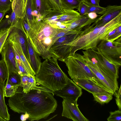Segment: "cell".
Segmentation results:
<instances>
[{"label": "cell", "mask_w": 121, "mask_h": 121, "mask_svg": "<svg viewBox=\"0 0 121 121\" xmlns=\"http://www.w3.org/2000/svg\"><path fill=\"white\" fill-rule=\"evenodd\" d=\"M19 86L6 82L4 89V97H10L14 95Z\"/></svg>", "instance_id": "27"}, {"label": "cell", "mask_w": 121, "mask_h": 121, "mask_svg": "<svg viewBox=\"0 0 121 121\" xmlns=\"http://www.w3.org/2000/svg\"><path fill=\"white\" fill-rule=\"evenodd\" d=\"M7 12V11H1L0 12V22L2 20L4 15Z\"/></svg>", "instance_id": "46"}, {"label": "cell", "mask_w": 121, "mask_h": 121, "mask_svg": "<svg viewBox=\"0 0 121 121\" xmlns=\"http://www.w3.org/2000/svg\"><path fill=\"white\" fill-rule=\"evenodd\" d=\"M82 16L79 13L73 9H63L61 15L56 21L66 25L78 20Z\"/></svg>", "instance_id": "18"}, {"label": "cell", "mask_w": 121, "mask_h": 121, "mask_svg": "<svg viewBox=\"0 0 121 121\" xmlns=\"http://www.w3.org/2000/svg\"><path fill=\"white\" fill-rule=\"evenodd\" d=\"M89 6L85 3L81 1L78 8L77 11L79 12L81 16H83L86 15V13Z\"/></svg>", "instance_id": "36"}, {"label": "cell", "mask_w": 121, "mask_h": 121, "mask_svg": "<svg viewBox=\"0 0 121 121\" xmlns=\"http://www.w3.org/2000/svg\"><path fill=\"white\" fill-rule=\"evenodd\" d=\"M87 15L89 18L93 20L96 19L98 16L96 13L93 12L89 13Z\"/></svg>", "instance_id": "43"}, {"label": "cell", "mask_w": 121, "mask_h": 121, "mask_svg": "<svg viewBox=\"0 0 121 121\" xmlns=\"http://www.w3.org/2000/svg\"><path fill=\"white\" fill-rule=\"evenodd\" d=\"M84 62L96 76L103 86L113 94L119 87L117 80H115L99 69L96 64L85 56L82 55Z\"/></svg>", "instance_id": "7"}, {"label": "cell", "mask_w": 121, "mask_h": 121, "mask_svg": "<svg viewBox=\"0 0 121 121\" xmlns=\"http://www.w3.org/2000/svg\"><path fill=\"white\" fill-rule=\"evenodd\" d=\"M77 102L63 99L61 116L73 121H88L79 109Z\"/></svg>", "instance_id": "10"}, {"label": "cell", "mask_w": 121, "mask_h": 121, "mask_svg": "<svg viewBox=\"0 0 121 121\" xmlns=\"http://www.w3.org/2000/svg\"><path fill=\"white\" fill-rule=\"evenodd\" d=\"M27 43L29 63L36 75L37 74L40 70L41 63V60L39 55L34 49L28 36Z\"/></svg>", "instance_id": "17"}, {"label": "cell", "mask_w": 121, "mask_h": 121, "mask_svg": "<svg viewBox=\"0 0 121 121\" xmlns=\"http://www.w3.org/2000/svg\"><path fill=\"white\" fill-rule=\"evenodd\" d=\"M33 11L32 0H27L25 9V14L24 18L31 28L36 23L32 15Z\"/></svg>", "instance_id": "23"}, {"label": "cell", "mask_w": 121, "mask_h": 121, "mask_svg": "<svg viewBox=\"0 0 121 121\" xmlns=\"http://www.w3.org/2000/svg\"><path fill=\"white\" fill-rule=\"evenodd\" d=\"M64 62L68 68V74L72 79H90L106 89L85 64L82 55L75 53L73 56L68 57Z\"/></svg>", "instance_id": "5"}, {"label": "cell", "mask_w": 121, "mask_h": 121, "mask_svg": "<svg viewBox=\"0 0 121 121\" xmlns=\"http://www.w3.org/2000/svg\"><path fill=\"white\" fill-rule=\"evenodd\" d=\"M29 75H24L21 76V82L20 86L23 87L25 85L28 81Z\"/></svg>", "instance_id": "42"}, {"label": "cell", "mask_w": 121, "mask_h": 121, "mask_svg": "<svg viewBox=\"0 0 121 121\" xmlns=\"http://www.w3.org/2000/svg\"><path fill=\"white\" fill-rule=\"evenodd\" d=\"M8 75V69L4 61L0 60V82H4L7 79Z\"/></svg>", "instance_id": "29"}, {"label": "cell", "mask_w": 121, "mask_h": 121, "mask_svg": "<svg viewBox=\"0 0 121 121\" xmlns=\"http://www.w3.org/2000/svg\"><path fill=\"white\" fill-rule=\"evenodd\" d=\"M93 59L99 68L112 78L117 80L119 78V69L121 61L103 55L97 51Z\"/></svg>", "instance_id": "6"}, {"label": "cell", "mask_w": 121, "mask_h": 121, "mask_svg": "<svg viewBox=\"0 0 121 121\" xmlns=\"http://www.w3.org/2000/svg\"><path fill=\"white\" fill-rule=\"evenodd\" d=\"M16 61L18 70V73L21 76L30 75L21 61L20 58H16Z\"/></svg>", "instance_id": "31"}, {"label": "cell", "mask_w": 121, "mask_h": 121, "mask_svg": "<svg viewBox=\"0 0 121 121\" xmlns=\"http://www.w3.org/2000/svg\"><path fill=\"white\" fill-rule=\"evenodd\" d=\"M105 11L100 17L97 18L93 24L98 26H102L121 13L120 5H109Z\"/></svg>", "instance_id": "16"}, {"label": "cell", "mask_w": 121, "mask_h": 121, "mask_svg": "<svg viewBox=\"0 0 121 121\" xmlns=\"http://www.w3.org/2000/svg\"><path fill=\"white\" fill-rule=\"evenodd\" d=\"M82 93V88L70 79L65 87L54 92V94L63 99L77 102Z\"/></svg>", "instance_id": "12"}, {"label": "cell", "mask_w": 121, "mask_h": 121, "mask_svg": "<svg viewBox=\"0 0 121 121\" xmlns=\"http://www.w3.org/2000/svg\"><path fill=\"white\" fill-rule=\"evenodd\" d=\"M62 13V12L58 10H51L45 17L43 21L45 23L48 24L52 22L56 21Z\"/></svg>", "instance_id": "26"}, {"label": "cell", "mask_w": 121, "mask_h": 121, "mask_svg": "<svg viewBox=\"0 0 121 121\" xmlns=\"http://www.w3.org/2000/svg\"><path fill=\"white\" fill-rule=\"evenodd\" d=\"M22 21L23 25L27 36L31 30V28L24 18L22 19Z\"/></svg>", "instance_id": "41"}, {"label": "cell", "mask_w": 121, "mask_h": 121, "mask_svg": "<svg viewBox=\"0 0 121 121\" xmlns=\"http://www.w3.org/2000/svg\"><path fill=\"white\" fill-rule=\"evenodd\" d=\"M121 85H120L118 89L116 91L114 95L116 97L115 100L116 104L119 110H121Z\"/></svg>", "instance_id": "37"}, {"label": "cell", "mask_w": 121, "mask_h": 121, "mask_svg": "<svg viewBox=\"0 0 121 121\" xmlns=\"http://www.w3.org/2000/svg\"><path fill=\"white\" fill-rule=\"evenodd\" d=\"M4 82H0V116L6 121L10 119V115L6 104L4 94Z\"/></svg>", "instance_id": "20"}, {"label": "cell", "mask_w": 121, "mask_h": 121, "mask_svg": "<svg viewBox=\"0 0 121 121\" xmlns=\"http://www.w3.org/2000/svg\"><path fill=\"white\" fill-rule=\"evenodd\" d=\"M21 82V76L17 73L13 72L8 73L6 82L13 85L20 86Z\"/></svg>", "instance_id": "28"}, {"label": "cell", "mask_w": 121, "mask_h": 121, "mask_svg": "<svg viewBox=\"0 0 121 121\" xmlns=\"http://www.w3.org/2000/svg\"><path fill=\"white\" fill-rule=\"evenodd\" d=\"M13 27L21 29L26 34L22 24V19L17 17L12 9L0 22V32Z\"/></svg>", "instance_id": "14"}, {"label": "cell", "mask_w": 121, "mask_h": 121, "mask_svg": "<svg viewBox=\"0 0 121 121\" xmlns=\"http://www.w3.org/2000/svg\"><path fill=\"white\" fill-rule=\"evenodd\" d=\"M2 58L5 63L8 73L13 72L18 73L15 51L11 41L7 39L1 51Z\"/></svg>", "instance_id": "11"}, {"label": "cell", "mask_w": 121, "mask_h": 121, "mask_svg": "<svg viewBox=\"0 0 121 121\" xmlns=\"http://www.w3.org/2000/svg\"><path fill=\"white\" fill-rule=\"evenodd\" d=\"M54 96L48 92L35 89L24 93L19 86L15 95L9 97L8 105L15 112L28 114L29 120L38 121L47 118L56 110L57 102Z\"/></svg>", "instance_id": "1"}, {"label": "cell", "mask_w": 121, "mask_h": 121, "mask_svg": "<svg viewBox=\"0 0 121 121\" xmlns=\"http://www.w3.org/2000/svg\"><path fill=\"white\" fill-rule=\"evenodd\" d=\"M121 26V13L102 26L93 23L87 26L77 37L68 43L70 47V56H73L79 50H97L100 42L108 40L110 33Z\"/></svg>", "instance_id": "2"}, {"label": "cell", "mask_w": 121, "mask_h": 121, "mask_svg": "<svg viewBox=\"0 0 121 121\" xmlns=\"http://www.w3.org/2000/svg\"><path fill=\"white\" fill-rule=\"evenodd\" d=\"M92 94L94 100L101 105L108 103L112 99V96L114 95L112 93H98Z\"/></svg>", "instance_id": "24"}, {"label": "cell", "mask_w": 121, "mask_h": 121, "mask_svg": "<svg viewBox=\"0 0 121 121\" xmlns=\"http://www.w3.org/2000/svg\"><path fill=\"white\" fill-rule=\"evenodd\" d=\"M51 10H60L53 0H45Z\"/></svg>", "instance_id": "40"}, {"label": "cell", "mask_w": 121, "mask_h": 121, "mask_svg": "<svg viewBox=\"0 0 121 121\" xmlns=\"http://www.w3.org/2000/svg\"><path fill=\"white\" fill-rule=\"evenodd\" d=\"M41 63L40 70L35 75L36 83L54 92L62 89L69 78L59 66L56 58L45 59Z\"/></svg>", "instance_id": "3"}, {"label": "cell", "mask_w": 121, "mask_h": 121, "mask_svg": "<svg viewBox=\"0 0 121 121\" xmlns=\"http://www.w3.org/2000/svg\"><path fill=\"white\" fill-rule=\"evenodd\" d=\"M48 24L52 27L56 28L61 29H66V25L60 22L55 21L50 22Z\"/></svg>", "instance_id": "38"}, {"label": "cell", "mask_w": 121, "mask_h": 121, "mask_svg": "<svg viewBox=\"0 0 121 121\" xmlns=\"http://www.w3.org/2000/svg\"><path fill=\"white\" fill-rule=\"evenodd\" d=\"M89 6H99L100 0H81Z\"/></svg>", "instance_id": "39"}, {"label": "cell", "mask_w": 121, "mask_h": 121, "mask_svg": "<svg viewBox=\"0 0 121 121\" xmlns=\"http://www.w3.org/2000/svg\"><path fill=\"white\" fill-rule=\"evenodd\" d=\"M57 29L43 21L37 22L27 35L35 51L44 59L52 57L49 50L56 41Z\"/></svg>", "instance_id": "4"}, {"label": "cell", "mask_w": 121, "mask_h": 121, "mask_svg": "<svg viewBox=\"0 0 121 121\" xmlns=\"http://www.w3.org/2000/svg\"><path fill=\"white\" fill-rule=\"evenodd\" d=\"M10 28L0 32V55L10 32Z\"/></svg>", "instance_id": "34"}, {"label": "cell", "mask_w": 121, "mask_h": 121, "mask_svg": "<svg viewBox=\"0 0 121 121\" xmlns=\"http://www.w3.org/2000/svg\"><path fill=\"white\" fill-rule=\"evenodd\" d=\"M110 115L107 118L108 121H121V110H118L110 112Z\"/></svg>", "instance_id": "35"}, {"label": "cell", "mask_w": 121, "mask_h": 121, "mask_svg": "<svg viewBox=\"0 0 121 121\" xmlns=\"http://www.w3.org/2000/svg\"><path fill=\"white\" fill-rule=\"evenodd\" d=\"M57 5V7L59 9L60 11L62 12L63 11V7L61 3L60 0H53Z\"/></svg>", "instance_id": "44"}, {"label": "cell", "mask_w": 121, "mask_h": 121, "mask_svg": "<svg viewBox=\"0 0 121 121\" xmlns=\"http://www.w3.org/2000/svg\"><path fill=\"white\" fill-rule=\"evenodd\" d=\"M73 81L82 88L92 94L112 93L109 91L90 79H73Z\"/></svg>", "instance_id": "15"}, {"label": "cell", "mask_w": 121, "mask_h": 121, "mask_svg": "<svg viewBox=\"0 0 121 121\" xmlns=\"http://www.w3.org/2000/svg\"><path fill=\"white\" fill-rule=\"evenodd\" d=\"M14 0H0V12H8L12 9L13 3Z\"/></svg>", "instance_id": "30"}, {"label": "cell", "mask_w": 121, "mask_h": 121, "mask_svg": "<svg viewBox=\"0 0 121 121\" xmlns=\"http://www.w3.org/2000/svg\"><path fill=\"white\" fill-rule=\"evenodd\" d=\"M23 87V91L24 93H27L30 90L35 89L39 90L48 92L52 93L53 91L41 85L40 86H37L35 76H33L29 75V78L26 84Z\"/></svg>", "instance_id": "22"}, {"label": "cell", "mask_w": 121, "mask_h": 121, "mask_svg": "<svg viewBox=\"0 0 121 121\" xmlns=\"http://www.w3.org/2000/svg\"><path fill=\"white\" fill-rule=\"evenodd\" d=\"M6 121L0 116V121Z\"/></svg>", "instance_id": "48"}, {"label": "cell", "mask_w": 121, "mask_h": 121, "mask_svg": "<svg viewBox=\"0 0 121 121\" xmlns=\"http://www.w3.org/2000/svg\"><path fill=\"white\" fill-rule=\"evenodd\" d=\"M29 117V115L26 113H25V114H22L21 115L20 118L21 121H23L28 119Z\"/></svg>", "instance_id": "45"}, {"label": "cell", "mask_w": 121, "mask_h": 121, "mask_svg": "<svg viewBox=\"0 0 121 121\" xmlns=\"http://www.w3.org/2000/svg\"><path fill=\"white\" fill-rule=\"evenodd\" d=\"M80 34L68 35L59 38L49 50L52 57L64 62L70 55V46L67 43L74 40Z\"/></svg>", "instance_id": "8"}, {"label": "cell", "mask_w": 121, "mask_h": 121, "mask_svg": "<svg viewBox=\"0 0 121 121\" xmlns=\"http://www.w3.org/2000/svg\"><path fill=\"white\" fill-rule=\"evenodd\" d=\"M121 26L110 33L108 40L113 42L121 37Z\"/></svg>", "instance_id": "33"}, {"label": "cell", "mask_w": 121, "mask_h": 121, "mask_svg": "<svg viewBox=\"0 0 121 121\" xmlns=\"http://www.w3.org/2000/svg\"><path fill=\"white\" fill-rule=\"evenodd\" d=\"M96 50L103 55L121 61V37L113 42L108 40L101 41Z\"/></svg>", "instance_id": "9"}, {"label": "cell", "mask_w": 121, "mask_h": 121, "mask_svg": "<svg viewBox=\"0 0 121 121\" xmlns=\"http://www.w3.org/2000/svg\"><path fill=\"white\" fill-rule=\"evenodd\" d=\"M63 10H72L78 9L81 2V0H60Z\"/></svg>", "instance_id": "25"}, {"label": "cell", "mask_w": 121, "mask_h": 121, "mask_svg": "<svg viewBox=\"0 0 121 121\" xmlns=\"http://www.w3.org/2000/svg\"><path fill=\"white\" fill-rule=\"evenodd\" d=\"M10 41L14 50L18 55L21 61L29 74L32 76H35V73L25 56L20 44L17 42Z\"/></svg>", "instance_id": "19"}, {"label": "cell", "mask_w": 121, "mask_h": 121, "mask_svg": "<svg viewBox=\"0 0 121 121\" xmlns=\"http://www.w3.org/2000/svg\"><path fill=\"white\" fill-rule=\"evenodd\" d=\"M23 6L24 11L25 13V9L27 0H20Z\"/></svg>", "instance_id": "47"}, {"label": "cell", "mask_w": 121, "mask_h": 121, "mask_svg": "<svg viewBox=\"0 0 121 121\" xmlns=\"http://www.w3.org/2000/svg\"><path fill=\"white\" fill-rule=\"evenodd\" d=\"M34 9L37 10L45 17L51 10L45 0H31Z\"/></svg>", "instance_id": "21"}, {"label": "cell", "mask_w": 121, "mask_h": 121, "mask_svg": "<svg viewBox=\"0 0 121 121\" xmlns=\"http://www.w3.org/2000/svg\"><path fill=\"white\" fill-rule=\"evenodd\" d=\"M106 7H103L99 6H88L86 13V15L91 12L94 13L96 14L102 15L106 11Z\"/></svg>", "instance_id": "32"}, {"label": "cell", "mask_w": 121, "mask_h": 121, "mask_svg": "<svg viewBox=\"0 0 121 121\" xmlns=\"http://www.w3.org/2000/svg\"><path fill=\"white\" fill-rule=\"evenodd\" d=\"M10 30L7 38L11 41L17 42L19 43L25 56L29 63L27 43V36L23 31L16 27H12L10 28Z\"/></svg>", "instance_id": "13"}]
</instances>
